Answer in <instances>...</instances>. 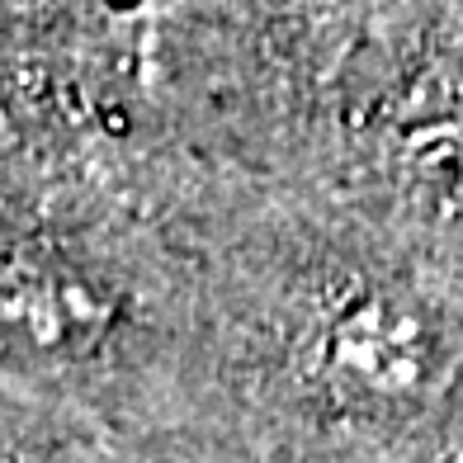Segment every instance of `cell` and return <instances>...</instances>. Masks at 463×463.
<instances>
[{"mask_svg":"<svg viewBox=\"0 0 463 463\" xmlns=\"http://www.w3.org/2000/svg\"><path fill=\"white\" fill-rule=\"evenodd\" d=\"M463 364L458 326L411 293L373 288L322 322L317 373L350 407L416 411L445 397Z\"/></svg>","mask_w":463,"mask_h":463,"instance_id":"cell-1","label":"cell"},{"mask_svg":"<svg viewBox=\"0 0 463 463\" xmlns=\"http://www.w3.org/2000/svg\"><path fill=\"white\" fill-rule=\"evenodd\" d=\"M114 303L67 265L10 256L0 260V331L29 350H80L109 326Z\"/></svg>","mask_w":463,"mask_h":463,"instance_id":"cell-2","label":"cell"},{"mask_svg":"<svg viewBox=\"0 0 463 463\" xmlns=\"http://www.w3.org/2000/svg\"><path fill=\"white\" fill-rule=\"evenodd\" d=\"M99 5L109 10V14H137V10L146 5V0H99Z\"/></svg>","mask_w":463,"mask_h":463,"instance_id":"cell-3","label":"cell"}]
</instances>
